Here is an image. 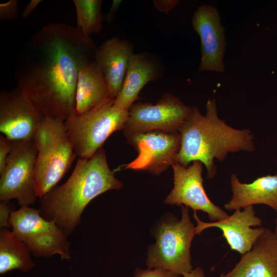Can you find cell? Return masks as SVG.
Wrapping results in <instances>:
<instances>
[{"instance_id":"cell-1","label":"cell","mask_w":277,"mask_h":277,"mask_svg":"<svg viewBox=\"0 0 277 277\" xmlns=\"http://www.w3.org/2000/svg\"><path fill=\"white\" fill-rule=\"evenodd\" d=\"M96 48L77 26L52 23L24 46L15 67L17 87L43 118L65 121L75 108L80 70Z\"/></svg>"},{"instance_id":"cell-2","label":"cell","mask_w":277,"mask_h":277,"mask_svg":"<svg viewBox=\"0 0 277 277\" xmlns=\"http://www.w3.org/2000/svg\"><path fill=\"white\" fill-rule=\"evenodd\" d=\"M122 187V183L109 168L105 150L102 148L89 159L79 158L66 182L56 185L40 198L41 214L55 222L69 235L81 223L84 210L93 199Z\"/></svg>"},{"instance_id":"cell-3","label":"cell","mask_w":277,"mask_h":277,"mask_svg":"<svg viewBox=\"0 0 277 277\" xmlns=\"http://www.w3.org/2000/svg\"><path fill=\"white\" fill-rule=\"evenodd\" d=\"M206 109L204 115L197 107H191L178 130L180 146L174 163L187 167L190 162L200 161L211 179L216 173L215 159L223 162L229 153L252 152L255 146L250 130L235 129L219 118L214 98L209 99Z\"/></svg>"},{"instance_id":"cell-4","label":"cell","mask_w":277,"mask_h":277,"mask_svg":"<svg viewBox=\"0 0 277 277\" xmlns=\"http://www.w3.org/2000/svg\"><path fill=\"white\" fill-rule=\"evenodd\" d=\"M64 122L43 118L33 139L37 151L35 186L39 199L57 185L77 156Z\"/></svg>"},{"instance_id":"cell-5","label":"cell","mask_w":277,"mask_h":277,"mask_svg":"<svg viewBox=\"0 0 277 277\" xmlns=\"http://www.w3.org/2000/svg\"><path fill=\"white\" fill-rule=\"evenodd\" d=\"M110 98L94 109L83 113L74 110L65 125L75 153L80 159L91 157L114 132L123 130L128 110L121 109Z\"/></svg>"},{"instance_id":"cell-6","label":"cell","mask_w":277,"mask_h":277,"mask_svg":"<svg viewBox=\"0 0 277 277\" xmlns=\"http://www.w3.org/2000/svg\"><path fill=\"white\" fill-rule=\"evenodd\" d=\"M180 220L165 222L155 233V243L150 247L146 264L149 269L161 268L179 276L192 270L190 247L196 235L188 207L181 206Z\"/></svg>"},{"instance_id":"cell-7","label":"cell","mask_w":277,"mask_h":277,"mask_svg":"<svg viewBox=\"0 0 277 277\" xmlns=\"http://www.w3.org/2000/svg\"><path fill=\"white\" fill-rule=\"evenodd\" d=\"M10 223L12 230L34 257L58 255L62 260L70 259L68 235L55 222L43 217L39 209L21 206L12 212Z\"/></svg>"},{"instance_id":"cell-8","label":"cell","mask_w":277,"mask_h":277,"mask_svg":"<svg viewBox=\"0 0 277 277\" xmlns=\"http://www.w3.org/2000/svg\"><path fill=\"white\" fill-rule=\"evenodd\" d=\"M37 149L33 140L13 141L6 166L0 173V201H17L21 206L33 204Z\"/></svg>"},{"instance_id":"cell-9","label":"cell","mask_w":277,"mask_h":277,"mask_svg":"<svg viewBox=\"0 0 277 277\" xmlns=\"http://www.w3.org/2000/svg\"><path fill=\"white\" fill-rule=\"evenodd\" d=\"M191 108L168 93H165L155 104L137 102L128 110L123 132L128 138L152 131H178Z\"/></svg>"},{"instance_id":"cell-10","label":"cell","mask_w":277,"mask_h":277,"mask_svg":"<svg viewBox=\"0 0 277 277\" xmlns=\"http://www.w3.org/2000/svg\"><path fill=\"white\" fill-rule=\"evenodd\" d=\"M203 165L198 161L187 167L172 164L174 186L164 202L171 205L190 207L194 211H202L212 222L224 219L228 214L210 200L204 189Z\"/></svg>"},{"instance_id":"cell-11","label":"cell","mask_w":277,"mask_h":277,"mask_svg":"<svg viewBox=\"0 0 277 277\" xmlns=\"http://www.w3.org/2000/svg\"><path fill=\"white\" fill-rule=\"evenodd\" d=\"M138 152L136 159L123 169L145 170L160 175L174 163L180 146L179 131H152L128 138Z\"/></svg>"},{"instance_id":"cell-12","label":"cell","mask_w":277,"mask_h":277,"mask_svg":"<svg viewBox=\"0 0 277 277\" xmlns=\"http://www.w3.org/2000/svg\"><path fill=\"white\" fill-rule=\"evenodd\" d=\"M192 25L201 42V59L198 72H224V56L227 45L226 29L221 23L217 9L207 4L199 6L193 14Z\"/></svg>"},{"instance_id":"cell-13","label":"cell","mask_w":277,"mask_h":277,"mask_svg":"<svg viewBox=\"0 0 277 277\" xmlns=\"http://www.w3.org/2000/svg\"><path fill=\"white\" fill-rule=\"evenodd\" d=\"M17 86L0 93V131L13 141L33 140L43 120Z\"/></svg>"},{"instance_id":"cell-14","label":"cell","mask_w":277,"mask_h":277,"mask_svg":"<svg viewBox=\"0 0 277 277\" xmlns=\"http://www.w3.org/2000/svg\"><path fill=\"white\" fill-rule=\"evenodd\" d=\"M193 217L196 222L195 226L196 234H200L207 228L216 227L221 229L230 248L241 254L249 251L254 243L263 233L264 227L253 228L259 226L262 220L255 215L253 206L234 210L226 218L212 222H204L194 211Z\"/></svg>"},{"instance_id":"cell-15","label":"cell","mask_w":277,"mask_h":277,"mask_svg":"<svg viewBox=\"0 0 277 277\" xmlns=\"http://www.w3.org/2000/svg\"><path fill=\"white\" fill-rule=\"evenodd\" d=\"M220 277H277V239L265 228L251 249L241 254L234 267Z\"/></svg>"},{"instance_id":"cell-16","label":"cell","mask_w":277,"mask_h":277,"mask_svg":"<svg viewBox=\"0 0 277 277\" xmlns=\"http://www.w3.org/2000/svg\"><path fill=\"white\" fill-rule=\"evenodd\" d=\"M133 49L130 42L115 36L95 50L94 60L103 74L111 99H115L121 91Z\"/></svg>"},{"instance_id":"cell-17","label":"cell","mask_w":277,"mask_h":277,"mask_svg":"<svg viewBox=\"0 0 277 277\" xmlns=\"http://www.w3.org/2000/svg\"><path fill=\"white\" fill-rule=\"evenodd\" d=\"M230 184L232 195L224 205L226 209L231 211L264 204L277 212V174L259 177L251 183H243L233 174Z\"/></svg>"},{"instance_id":"cell-18","label":"cell","mask_w":277,"mask_h":277,"mask_svg":"<svg viewBox=\"0 0 277 277\" xmlns=\"http://www.w3.org/2000/svg\"><path fill=\"white\" fill-rule=\"evenodd\" d=\"M159 65L147 52L133 53L131 56L120 93L114 100L117 108L128 110L149 82L159 76Z\"/></svg>"},{"instance_id":"cell-19","label":"cell","mask_w":277,"mask_h":277,"mask_svg":"<svg viewBox=\"0 0 277 277\" xmlns=\"http://www.w3.org/2000/svg\"><path fill=\"white\" fill-rule=\"evenodd\" d=\"M110 98L103 74L94 60L87 63L80 71L75 94V110L89 111Z\"/></svg>"},{"instance_id":"cell-20","label":"cell","mask_w":277,"mask_h":277,"mask_svg":"<svg viewBox=\"0 0 277 277\" xmlns=\"http://www.w3.org/2000/svg\"><path fill=\"white\" fill-rule=\"evenodd\" d=\"M31 252L12 230L0 229V274L4 275L13 270L28 272L35 264Z\"/></svg>"},{"instance_id":"cell-21","label":"cell","mask_w":277,"mask_h":277,"mask_svg":"<svg viewBox=\"0 0 277 277\" xmlns=\"http://www.w3.org/2000/svg\"><path fill=\"white\" fill-rule=\"evenodd\" d=\"M77 20V26L85 34L100 32L102 28V1L74 0Z\"/></svg>"},{"instance_id":"cell-22","label":"cell","mask_w":277,"mask_h":277,"mask_svg":"<svg viewBox=\"0 0 277 277\" xmlns=\"http://www.w3.org/2000/svg\"><path fill=\"white\" fill-rule=\"evenodd\" d=\"M18 3L11 0L0 4V20H15L18 16Z\"/></svg>"},{"instance_id":"cell-23","label":"cell","mask_w":277,"mask_h":277,"mask_svg":"<svg viewBox=\"0 0 277 277\" xmlns=\"http://www.w3.org/2000/svg\"><path fill=\"white\" fill-rule=\"evenodd\" d=\"M133 277H179V275L161 268L141 269L135 271Z\"/></svg>"},{"instance_id":"cell-24","label":"cell","mask_w":277,"mask_h":277,"mask_svg":"<svg viewBox=\"0 0 277 277\" xmlns=\"http://www.w3.org/2000/svg\"><path fill=\"white\" fill-rule=\"evenodd\" d=\"M13 141L3 134L0 135V173L4 169L8 155L12 149Z\"/></svg>"},{"instance_id":"cell-25","label":"cell","mask_w":277,"mask_h":277,"mask_svg":"<svg viewBox=\"0 0 277 277\" xmlns=\"http://www.w3.org/2000/svg\"><path fill=\"white\" fill-rule=\"evenodd\" d=\"M13 210V206L9 201L0 202V229L8 228L10 226V217Z\"/></svg>"},{"instance_id":"cell-26","label":"cell","mask_w":277,"mask_h":277,"mask_svg":"<svg viewBox=\"0 0 277 277\" xmlns=\"http://www.w3.org/2000/svg\"><path fill=\"white\" fill-rule=\"evenodd\" d=\"M179 0H154V7L161 12L169 13L179 3Z\"/></svg>"},{"instance_id":"cell-27","label":"cell","mask_w":277,"mask_h":277,"mask_svg":"<svg viewBox=\"0 0 277 277\" xmlns=\"http://www.w3.org/2000/svg\"><path fill=\"white\" fill-rule=\"evenodd\" d=\"M122 3V1L121 0H113L112 1L110 8L106 17V21L107 23L111 24L113 22Z\"/></svg>"},{"instance_id":"cell-28","label":"cell","mask_w":277,"mask_h":277,"mask_svg":"<svg viewBox=\"0 0 277 277\" xmlns=\"http://www.w3.org/2000/svg\"><path fill=\"white\" fill-rule=\"evenodd\" d=\"M42 2L41 0L30 1L22 13V16L24 18H27Z\"/></svg>"},{"instance_id":"cell-29","label":"cell","mask_w":277,"mask_h":277,"mask_svg":"<svg viewBox=\"0 0 277 277\" xmlns=\"http://www.w3.org/2000/svg\"><path fill=\"white\" fill-rule=\"evenodd\" d=\"M183 277H205V272L203 269L197 267L188 272L183 275Z\"/></svg>"},{"instance_id":"cell-30","label":"cell","mask_w":277,"mask_h":277,"mask_svg":"<svg viewBox=\"0 0 277 277\" xmlns=\"http://www.w3.org/2000/svg\"><path fill=\"white\" fill-rule=\"evenodd\" d=\"M274 233L277 239V219H276L275 220V231Z\"/></svg>"}]
</instances>
